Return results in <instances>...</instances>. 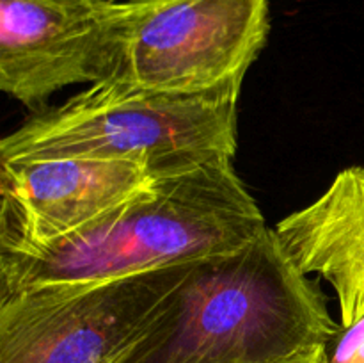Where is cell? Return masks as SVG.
<instances>
[{"label":"cell","instance_id":"obj_1","mask_svg":"<svg viewBox=\"0 0 364 363\" xmlns=\"http://www.w3.org/2000/svg\"><path fill=\"white\" fill-rule=\"evenodd\" d=\"M341 331L274 228L192 265L127 363H284Z\"/></svg>","mask_w":364,"mask_h":363},{"label":"cell","instance_id":"obj_2","mask_svg":"<svg viewBox=\"0 0 364 363\" xmlns=\"http://www.w3.org/2000/svg\"><path fill=\"white\" fill-rule=\"evenodd\" d=\"M233 159L155 178L77 233L32 256H0V295L134 276L237 251L267 230Z\"/></svg>","mask_w":364,"mask_h":363},{"label":"cell","instance_id":"obj_3","mask_svg":"<svg viewBox=\"0 0 364 363\" xmlns=\"http://www.w3.org/2000/svg\"><path fill=\"white\" fill-rule=\"evenodd\" d=\"M240 91L176 93L98 82L60 105L38 110L6 135L0 162L130 160L160 178L233 159Z\"/></svg>","mask_w":364,"mask_h":363},{"label":"cell","instance_id":"obj_4","mask_svg":"<svg viewBox=\"0 0 364 363\" xmlns=\"http://www.w3.org/2000/svg\"><path fill=\"white\" fill-rule=\"evenodd\" d=\"M194 263L0 295V363H127Z\"/></svg>","mask_w":364,"mask_h":363},{"label":"cell","instance_id":"obj_5","mask_svg":"<svg viewBox=\"0 0 364 363\" xmlns=\"http://www.w3.org/2000/svg\"><path fill=\"white\" fill-rule=\"evenodd\" d=\"M269 32V0L128 4L109 80L176 93L242 88Z\"/></svg>","mask_w":364,"mask_h":363},{"label":"cell","instance_id":"obj_6","mask_svg":"<svg viewBox=\"0 0 364 363\" xmlns=\"http://www.w3.org/2000/svg\"><path fill=\"white\" fill-rule=\"evenodd\" d=\"M128 4L0 0V88L32 110L68 85L112 77Z\"/></svg>","mask_w":364,"mask_h":363},{"label":"cell","instance_id":"obj_7","mask_svg":"<svg viewBox=\"0 0 364 363\" xmlns=\"http://www.w3.org/2000/svg\"><path fill=\"white\" fill-rule=\"evenodd\" d=\"M155 180L130 160L0 162V256H32L77 233Z\"/></svg>","mask_w":364,"mask_h":363},{"label":"cell","instance_id":"obj_8","mask_svg":"<svg viewBox=\"0 0 364 363\" xmlns=\"http://www.w3.org/2000/svg\"><path fill=\"white\" fill-rule=\"evenodd\" d=\"M288 258L302 274L333 287L341 326L364 317V166L340 171L311 205L274 228Z\"/></svg>","mask_w":364,"mask_h":363},{"label":"cell","instance_id":"obj_9","mask_svg":"<svg viewBox=\"0 0 364 363\" xmlns=\"http://www.w3.org/2000/svg\"><path fill=\"white\" fill-rule=\"evenodd\" d=\"M327 363H364V317L354 326H341L336 340L329 345Z\"/></svg>","mask_w":364,"mask_h":363},{"label":"cell","instance_id":"obj_10","mask_svg":"<svg viewBox=\"0 0 364 363\" xmlns=\"http://www.w3.org/2000/svg\"><path fill=\"white\" fill-rule=\"evenodd\" d=\"M327 356H329V347H320L311 352L297 356V358L290 359L287 363H327Z\"/></svg>","mask_w":364,"mask_h":363},{"label":"cell","instance_id":"obj_11","mask_svg":"<svg viewBox=\"0 0 364 363\" xmlns=\"http://www.w3.org/2000/svg\"><path fill=\"white\" fill-rule=\"evenodd\" d=\"M116 2H128V4H142V2H153V0H116Z\"/></svg>","mask_w":364,"mask_h":363},{"label":"cell","instance_id":"obj_12","mask_svg":"<svg viewBox=\"0 0 364 363\" xmlns=\"http://www.w3.org/2000/svg\"><path fill=\"white\" fill-rule=\"evenodd\" d=\"M288 362H290V359H288ZM284 363H287V362H284Z\"/></svg>","mask_w":364,"mask_h":363}]
</instances>
